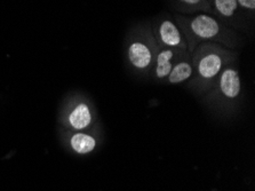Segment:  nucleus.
I'll return each mask as SVG.
<instances>
[{
    "instance_id": "13",
    "label": "nucleus",
    "mask_w": 255,
    "mask_h": 191,
    "mask_svg": "<svg viewBox=\"0 0 255 191\" xmlns=\"http://www.w3.org/2000/svg\"><path fill=\"white\" fill-rule=\"evenodd\" d=\"M208 1H210V0H208Z\"/></svg>"
},
{
    "instance_id": "3",
    "label": "nucleus",
    "mask_w": 255,
    "mask_h": 191,
    "mask_svg": "<svg viewBox=\"0 0 255 191\" xmlns=\"http://www.w3.org/2000/svg\"><path fill=\"white\" fill-rule=\"evenodd\" d=\"M191 54L197 75L203 80H213L236 57L233 50L214 42H202Z\"/></svg>"
},
{
    "instance_id": "7",
    "label": "nucleus",
    "mask_w": 255,
    "mask_h": 191,
    "mask_svg": "<svg viewBox=\"0 0 255 191\" xmlns=\"http://www.w3.org/2000/svg\"><path fill=\"white\" fill-rule=\"evenodd\" d=\"M220 88L222 94L228 99H235L242 89V80L238 70L235 67L226 65L220 72Z\"/></svg>"
},
{
    "instance_id": "11",
    "label": "nucleus",
    "mask_w": 255,
    "mask_h": 191,
    "mask_svg": "<svg viewBox=\"0 0 255 191\" xmlns=\"http://www.w3.org/2000/svg\"><path fill=\"white\" fill-rule=\"evenodd\" d=\"M95 140L86 134H76L71 139V146L73 150L78 154H87L95 148Z\"/></svg>"
},
{
    "instance_id": "9",
    "label": "nucleus",
    "mask_w": 255,
    "mask_h": 191,
    "mask_svg": "<svg viewBox=\"0 0 255 191\" xmlns=\"http://www.w3.org/2000/svg\"><path fill=\"white\" fill-rule=\"evenodd\" d=\"M69 120H70V124L73 128H76V130H83V128L87 127L91 124L92 116L90 109H88L86 104H79L71 112Z\"/></svg>"
},
{
    "instance_id": "6",
    "label": "nucleus",
    "mask_w": 255,
    "mask_h": 191,
    "mask_svg": "<svg viewBox=\"0 0 255 191\" xmlns=\"http://www.w3.org/2000/svg\"><path fill=\"white\" fill-rule=\"evenodd\" d=\"M189 54L190 53L184 52V50L161 47L158 50L156 58H154L153 62L154 76L159 78V79H165V78H167L169 72L172 71L174 64L182 57L189 55Z\"/></svg>"
},
{
    "instance_id": "4",
    "label": "nucleus",
    "mask_w": 255,
    "mask_h": 191,
    "mask_svg": "<svg viewBox=\"0 0 255 191\" xmlns=\"http://www.w3.org/2000/svg\"><path fill=\"white\" fill-rule=\"evenodd\" d=\"M153 37L160 47L180 49L188 52L187 40L175 19L161 15L152 23Z\"/></svg>"
},
{
    "instance_id": "10",
    "label": "nucleus",
    "mask_w": 255,
    "mask_h": 191,
    "mask_svg": "<svg viewBox=\"0 0 255 191\" xmlns=\"http://www.w3.org/2000/svg\"><path fill=\"white\" fill-rule=\"evenodd\" d=\"M176 6L184 13H211L212 7L208 0H174Z\"/></svg>"
},
{
    "instance_id": "2",
    "label": "nucleus",
    "mask_w": 255,
    "mask_h": 191,
    "mask_svg": "<svg viewBox=\"0 0 255 191\" xmlns=\"http://www.w3.org/2000/svg\"><path fill=\"white\" fill-rule=\"evenodd\" d=\"M161 47L153 37L151 25L140 24L130 30L126 41V58L133 69L146 71L153 67L156 55Z\"/></svg>"
},
{
    "instance_id": "12",
    "label": "nucleus",
    "mask_w": 255,
    "mask_h": 191,
    "mask_svg": "<svg viewBox=\"0 0 255 191\" xmlns=\"http://www.w3.org/2000/svg\"><path fill=\"white\" fill-rule=\"evenodd\" d=\"M244 14H251L253 16L255 11V0H236Z\"/></svg>"
},
{
    "instance_id": "5",
    "label": "nucleus",
    "mask_w": 255,
    "mask_h": 191,
    "mask_svg": "<svg viewBox=\"0 0 255 191\" xmlns=\"http://www.w3.org/2000/svg\"><path fill=\"white\" fill-rule=\"evenodd\" d=\"M214 16L231 29H243V11L236 0H210Z\"/></svg>"
},
{
    "instance_id": "1",
    "label": "nucleus",
    "mask_w": 255,
    "mask_h": 191,
    "mask_svg": "<svg viewBox=\"0 0 255 191\" xmlns=\"http://www.w3.org/2000/svg\"><path fill=\"white\" fill-rule=\"evenodd\" d=\"M175 22L187 40L190 54L202 42H214L229 49L238 47L241 42L238 32L223 24L213 14L200 13L192 16L175 15Z\"/></svg>"
},
{
    "instance_id": "8",
    "label": "nucleus",
    "mask_w": 255,
    "mask_h": 191,
    "mask_svg": "<svg viewBox=\"0 0 255 191\" xmlns=\"http://www.w3.org/2000/svg\"><path fill=\"white\" fill-rule=\"evenodd\" d=\"M190 55L191 54H189V55L182 57L174 64L172 71L169 72V75L167 77V80L169 83L181 84L183 83V81L188 80L189 78L192 76L195 68Z\"/></svg>"
}]
</instances>
